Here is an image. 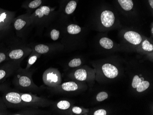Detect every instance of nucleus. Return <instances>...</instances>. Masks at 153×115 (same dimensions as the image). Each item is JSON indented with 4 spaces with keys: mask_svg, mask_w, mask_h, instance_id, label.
I'll list each match as a JSON object with an SVG mask.
<instances>
[{
    "mask_svg": "<svg viewBox=\"0 0 153 115\" xmlns=\"http://www.w3.org/2000/svg\"><path fill=\"white\" fill-rule=\"evenodd\" d=\"M0 93L7 108L20 110L29 107L40 108L49 104V101L44 98L30 93L21 92L6 83L0 84Z\"/></svg>",
    "mask_w": 153,
    "mask_h": 115,
    "instance_id": "obj_1",
    "label": "nucleus"
},
{
    "mask_svg": "<svg viewBox=\"0 0 153 115\" xmlns=\"http://www.w3.org/2000/svg\"><path fill=\"white\" fill-rule=\"evenodd\" d=\"M20 67L13 74V84L16 89L30 93H39L40 88L34 84L32 72Z\"/></svg>",
    "mask_w": 153,
    "mask_h": 115,
    "instance_id": "obj_2",
    "label": "nucleus"
},
{
    "mask_svg": "<svg viewBox=\"0 0 153 115\" xmlns=\"http://www.w3.org/2000/svg\"><path fill=\"white\" fill-rule=\"evenodd\" d=\"M22 61H8L0 65V84L4 83L7 78L13 75L20 67Z\"/></svg>",
    "mask_w": 153,
    "mask_h": 115,
    "instance_id": "obj_3",
    "label": "nucleus"
},
{
    "mask_svg": "<svg viewBox=\"0 0 153 115\" xmlns=\"http://www.w3.org/2000/svg\"><path fill=\"white\" fill-rule=\"evenodd\" d=\"M43 81L46 85L50 87H56L61 84V74L57 69L49 68L45 70L43 74Z\"/></svg>",
    "mask_w": 153,
    "mask_h": 115,
    "instance_id": "obj_4",
    "label": "nucleus"
},
{
    "mask_svg": "<svg viewBox=\"0 0 153 115\" xmlns=\"http://www.w3.org/2000/svg\"><path fill=\"white\" fill-rule=\"evenodd\" d=\"M30 53V51H25L22 49L17 48L8 51L7 55L9 61H23Z\"/></svg>",
    "mask_w": 153,
    "mask_h": 115,
    "instance_id": "obj_5",
    "label": "nucleus"
},
{
    "mask_svg": "<svg viewBox=\"0 0 153 115\" xmlns=\"http://www.w3.org/2000/svg\"><path fill=\"white\" fill-rule=\"evenodd\" d=\"M102 24L107 28L112 26L115 22V16L111 11H106L102 12L101 15Z\"/></svg>",
    "mask_w": 153,
    "mask_h": 115,
    "instance_id": "obj_6",
    "label": "nucleus"
},
{
    "mask_svg": "<svg viewBox=\"0 0 153 115\" xmlns=\"http://www.w3.org/2000/svg\"><path fill=\"white\" fill-rule=\"evenodd\" d=\"M102 68L104 75L109 79H114L118 74V70L117 68L110 63L104 64Z\"/></svg>",
    "mask_w": 153,
    "mask_h": 115,
    "instance_id": "obj_7",
    "label": "nucleus"
},
{
    "mask_svg": "<svg viewBox=\"0 0 153 115\" xmlns=\"http://www.w3.org/2000/svg\"><path fill=\"white\" fill-rule=\"evenodd\" d=\"M125 39L130 43L135 45L140 44L142 41V37L140 35L136 32L130 31L125 33Z\"/></svg>",
    "mask_w": 153,
    "mask_h": 115,
    "instance_id": "obj_8",
    "label": "nucleus"
},
{
    "mask_svg": "<svg viewBox=\"0 0 153 115\" xmlns=\"http://www.w3.org/2000/svg\"><path fill=\"white\" fill-rule=\"evenodd\" d=\"M44 114V112L41 111L39 108H23L20 109L19 111H17L15 113H12L11 115H41Z\"/></svg>",
    "mask_w": 153,
    "mask_h": 115,
    "instance_id": "obj_9",
    "label": "nucleus"
},
{
    "mask_svg": "<svg viewBox=\"0 0 153 115\" xmlns=\"http://www.w3.org/2000/svg\"><path fill=\"white\" fill-rule=\"evenodd\" d=\"M61 89L66 92L75 91L79 89V85L74 81H70L62 84Z\"/></svg>",
    "mask_w": 153,
    "mask_h": 115,
    "instance_id": "obj_10",
    "label": "nucleus"
},
{
    "mask_svg": "<svg viewBox=\"0 0 153 115\" xmlns=\"http://www.w3.org/2000/svg\"><path fill=\"white\" fill-rule=\"evenodd\" d=\"M74 76V78L77 80L83 81L87 78V73L85 69L80 68L75 71Z\"/></svg>",
    "mask_w": 153,
    "mask_h": 115,
    "instance_id": "obj_11",
    "label": "nucleus"
},
{
    "mask_svg": "<svg viewBox=\"0 0 153 115\" xmlns=\"http://www.w3.org/2000/svg\"><path fill=\"white\" fill-rule=\"evenodd\" d=\"M122 8L125 11H130L133 8L134 3L132 0H118Z\"/></svg>",
    "mask_w": 153,
    "mask_h": 115,
    "instance_id": "obj_12",
    "label": "nucleus"
},
{
    "mask_svg": "<svg viewBox=\"0 0 153 115\" xmlns=\"http://www.w3.org/2000/svg\"><path fill=\"white\" fill-rule=\"evenodd\" d=\"M100 43L101 46L106 49H111L113 46V42L112 40L106 37L101 38L100 41Z\"/></svg>",
    "mask_w": 153,
    "mask_h": 115,
    "instance_id": "obj_13",
    "label": "nucleus"
},
{
    "mask_svg": "<svg viewBox=\"0 0 153 115\" xmlns=\"http://www.w3.org/2000/svg\"><path fill=\"white\" fill-rule=\"evenodd\" d=\"M40 54L38 53H37V54H32L30 55L27 60V64L25 69L27 70H30L32 66L36 62L39 57L40 56Z\"/></svg>",
    "mask_w": 153,
    "mask_h": 115,
    "instance_id": "obj_14",
    "label": "nucleus"
},
{
    "mask_svg": "<svg viewBox=\"0 0 153 115\" xmlns=\"http://www.w3.org/2000/svg\"><path fill=\"white\" fill-rule=\"evenodd\" d=\"M34 50L37 53L39 54H44L47 53L49 51V47L47 45L43 44H39L36 45Z\"/></svg>",
    "mask_w": 153,
    "mask_h": 115,
    "instance_id": "obj_15",
    "label": "nucleus"
},
{
    "mask_svg": "<svg viewBox=\"0 0 153 115\" xmlns=\"http://www.w3.org/2000/svg\"><path fill=\"white\" fill-rule=\"evenodd\" d=\"M68 33L72 35H76L79 33L81 31V29L79 26L75 24H71L69 25L67 28Z\"/></svg>",
    "mask_w": 153,
    "mask_h": 115,
    "instance_id": "obj_16",
    "label": "nucleus"
},
{
    "mask_svg": "<svg viewBox=\"0 0 153 115\" xmlns=\"http://www.w3.org/2000/svg\"><path fill=\"white\" fill-rule=\"evenodd\" d=\"M7 111V107L6 106L2 97H0V115H11Z\"/></svg>",
    "mask_w": 153,
    "mask_h": 115,
    "instance_id": "obj_17",
    "label": "nucleus"
},
{
    "mask_svg": "<svg viewBox=\"0 0 153 115\" xmlns=\"http://www.w3.org/2000/svg\"><path fill=\"white\" fill-rule=\"evenodd\" d=\"M76 7V2L74 1H72L68 3L66 6L65 12L68 14H72L75 10Z\"/></svg>",
    "mask_w": 153,
    "mask_h": 115,
    "instance_id": "obj_18",
    "label": "nucleus"
},
{
    "mask_svg": "<svg viewBox=\"0 0 153 115\" xmlns=\"http://www.w3.org/2000/svg\"><path fill=\"white\" fill-rule=\"evenodd\" d=\"M26 22L24 20L21 19H17L14 23V27L15 30L19 31L23 29L26 25Z\"/></svg>",
    "mask_w": 153,
    "mask_h": 115,
    "instance_id": "obj_19",
    "label": "nucleus"
},
{
    "mask_svg": "<svg viewBox=\"0 0 153 115\" xmlns=\"http://www.w3.org/2000/svg\"><path fill=\"white\" fill-rule=\"evenodd\" d=\"M71 106L70 103L67 100H61L57 103V107L62 110H66Z\"/></svg>",
    "mask_w": 153,
    "mask_h": 115,
    "instance_id": "obj_20",
    "label": "nucleus"
},
{
    "mask_svg": "<svg viewBox=\"0 0 153 115\" xmlns=\"http://www.w3.org/2000/svg\"><path fill=\"white\" fill-rule=\"evenodd\" d=\"M149 85H150V84L148 81H143L137 87V91L138 92H142L148 88Z\"/></svg>",
    "mask_w": 153,
    "mask_h": 115,
    "instance_id": "obj_21",
    "label": "nucleus"
},
{
    "mask_svg": "<svg viewBox=\"0 0 153 115\" xmlns=\"http://www.w3.org/2000/svg\"><path fill=\"white\" fill-rule=\"evenodd\" d=\"M142 48L144 50L147 51H152L153 50V45L150 44L148 40H145L142 43Z\"/></svg>",
    "mask_w": 153,
    "mask_h": 115,
    "instance_id": "obj_22",
    "label": "nucleus"
},
{
    "mask_svg": "<svg viewBox=\"0 0 153 115\" xmlns=\"http://www.w3.org/2000/svg\"><path fill=\"white\" fill-rule=\"evenodd\" d=\"M7 53L8 51L0 50V65L3 62L9 61Z\"/></svg>",
    "mask_w": 153,
    "mask_h": 115,
    "instance_id": "obj_23",
    "label": "nucleus"
},
{
    "mask_svg": "<svg viewBox=\"0 0 153 115\" xmlns=\"http://www.w3.org/2000/svg\"><path fill=\"white\" fill-rule=\"evenodd\" d=\"M82 64L81 60L79 58H76L71 60L70 62H69V67L71 68H76L80 66Z\"/></svg>",
    "mask_w": 153,
    "mask_h": 115,
    "instance_id": "obj_24",
    "label": "nucleus"
},
{
    "mask_svg": "<svg viewBox=\"0 0 153 115\" xmlns=\"http://www.w3.org/2000/svg\"><path fill=\"white\" fill-rule=\"evenodd\" d=\"M143 81H144V79H141L137 75H135L134 77L133 80V82H132V87L134 89H136L137 87L138 86V85L140 84L141 82Z\"/></svg>",
    "mask_w": 153,
    "mask_h": 115,
    "instance_id": "obj_25",
    "label": "nucleus"
},
{
    "mask_svg": "<svg viewBox=\"0 0 153 115\" xmlns=\"http://www.w3.org/2000/svg\"><path fill=\"white\" fill-rule=\"evenodd\" d=\"M108 95L105 92H101L97 94L96 99L97 101H102L105 100L108 98Z\"/></svg>",
    "mask_w": 153,
    "mask_h": 115,
    "instance_id": "obj_26",
    "label": "nucleus"
},
{
    "mask_svg": "<svg viewBox=\"0 0 153 115\" xmlns=\"http://www.w3.org/2000/svg\"><path fill=\"white\" fill-rule=\"evenodd\" d=\"M41 0H34L29 4V7L30 8H36L39 7L41 4Z\"/></svg>",
    "mask_w": 153,
    "mask_h": 115,
    "instance_id": "obj_27",
    "label": "nucleus"
},
{
    "mask_svg": "<svg viewBox=\"0 0 153 115\" xmlns=\"http://www.w3.org/2000/svg\"><path fill=\"white\" fill-rule=\"evenodd\" d=\"M59 35L60 32L57 30H53L51 33V39L53 40H56L58 39L59 37Z\"/></svg>",
    "mask_w": 153,
    "mask_h": 115,
    "instance_id": "obj_28",
    "label": "nucleus"
},
{
    "mask_svg": "<svg viewBox=\"0 0 153 115\" xmlns=\"http://www.w3.org/2000/svg\"><path fill=\"white\" fill-rule=\"evenodd\" d=\"M40 9L45 16H48L50 13V9L47 6H42L40 7Z\"/></svg>",
    "mask_w": 153,
    "mask_h": 115,
    "instance_id": "obj_29",
    "label": "nucleus"
},
{
    "mask_svg": "<svg viewBox=\"0 0 153 115\" xmlns=\"http://www.w3.org/2000/svg\"><path fill=\"white\" fill-rule=\"evenodd\" d=\"M72 112L75 114H80L82 112V109L80 107L78 106H74L73 107L72 109Z\"/></svg>",
    "mask_w": 153,
    "mask_h": 115,
    "instance_id": "obj_30",
    "label": "nucleus"
},
{
    "mask_svg": "<svg viewBox=\"0 0 153 115\" xmlns=\"http://www.w3.org/2000/svg\"><path fill=\"white\" fill-rule=\"evenodd\" d=\"M7 19V14L6 13H2L0 14V24L5 23V20Z\"/></svg>",
    "mask_w": 153,
    "mask_h": 115,
    "instance_id": "obj_31",
    "label": "nucleus"
},
{
    "mask_svg": "<svg viewBox=\"0 0 153 115\" xmlns=\"http://www.w3.org/2000/svg\"><path fill=\"white\" fill-rule=\"evenodd\" d=\"M94 115H106V111L104 109H100L96 111L94 113Z\"/></svg>",
    "mask_w": 153,
    "mask_h": 115,
    "instance_id": "obj_32",
    "label": "nucleus"
},
{
    "mask_svg": "<svg viewBox=\"0 0 153 115\" xmlns=\"http://www.w3.org/2000/svg\"><path fill=\"white\" fill-rule=\"evenodd\" d=\"M149 4H150V6L152 8H153V0H149Z\"/></svg>",
    "mask_w": 153,
    "mask_h": 115,
    "instance_id": "obj_33",
    "label": "nucleus"
},
{
    "mask_svg": "<svg viewBox=\"0 0 153 115\" xmlns=\"http://www.w3.org/2000/svg\"><path fill=\"white\" fill-rule=\"evenodd\" d=\"M151 32H152V33H153V28L152 27V29H151Z\"/></svg>",
    "mask_w": 153,
    "mask_h": 115,
    "instance_id": "obj_34",
    "label": "nucleus"
}]
</instances>
